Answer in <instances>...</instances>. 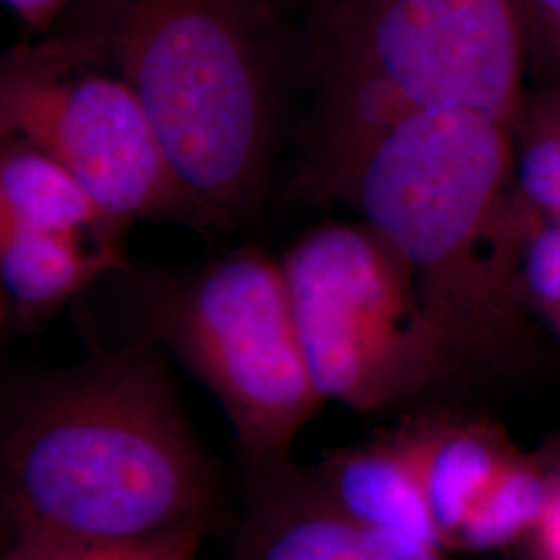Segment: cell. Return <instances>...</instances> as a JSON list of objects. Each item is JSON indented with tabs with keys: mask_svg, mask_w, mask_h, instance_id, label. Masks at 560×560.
Instances as JSON below:
<instances>
[{
	"mask_svg": "<svg viewBox=\"0 0 560 560\" xmlns=\"http://www.w3.org/2000/svg\"><path fill=\"white\" fill-rule=\"evenodd\" d=\"M166 358L145 340H90L73 365L4 382V540L129 541L217 523L221 481Z\"/></svg>",
	"mask_w": 560,
	"mask_h": 560,
	"instance_id": "cell-1",
	"label": "cell"
},
{
	"mask_svg": "<svg viewBox=\"0 0 560 560\" xmlns=\"http://www.w3.org/2000/svg\"><path fill=\"white\" fill-rule=\"evenodd\" d=\"M301 187L351 203L407 264L455 378L527 345L521 258L534 214L515 191L511 125L432 110L310 161Z\"/></svg>",
	"mask_w": 560,
	"mask_h": 560,
	"instance_id": "cell-2",
	"label": "cell"
},
{
	"mask_svg": "<svg viewBox=\"0 0 560 560\" xmlns=\"http://www.w3.org/2000/svg\"><path fill=\"white\" fill-rule=\"evenodd\" d=\"M270 0H81L52 36L115 71L154 122L180 183L222 229L256 208L280 113Z\"/></svg>",
	"mask_w": 560,
	"mask_h": 560,
	"instance_id": "cell-3",
	"label": "cell"
},
{
	"mask_svg": "<svg viewBox=\"0 0 560 560\" xmlns=\"http://www.w3.org/2000/svg\"><path fill=\"white\" fill-rule=\"evenodd\" d=\"M320 127L330 159L420 113L511 125L527 73L515 0H335L322 4Z\"/></svg>",
	"mask_w": 560,
	"mask_h": 560,
	"instance_id": "cell-4",
	"label": "cell"
},
{
	"mask_svg": "<svg viewBox=\"0 0 560 560\" xmlns=\"http://www.w3.org/2000/svg\"><path fill=\"white\" fill-rule=\"evenodd\" d=\"M125 340L159 345L217 397L247 478L293 463L322 400L280 260L247 245L185 275H133Z\"/></svg>",
	"mask_w": 560,
	"mask_h": 560,
	"instance_id": "cell-5",
	"label": "cell"
},
{
	"mask_svg": "<svg viewBox=\"0 0 560 560\" xmlns=\"http://www.w3.org/2000/svg\"><path fill=\"white\" fill-rule=\"evenodd\" d=\"M280 268L322 400L376 413L455 378L407 264L372 224L324 222Z\"/></svg>",
	"mask_w": 560,
	"mask_h": 560,
	"instance_id": "cell-6",
	"label": "cell"
},
{
	"mask_svg": "<svg viewBox=\"0 0 560 560\" xmlns=\"http://www.w3.org/2000/svg\"><path fill=\"white\" fill-rule=\"evenodd\" d=\"M0 133L46 150L127 224L222 229L180 183L131 85L52 36L2 59Z\"/></svg>",
	"mask_w": 560,
	"mask_h": 560,
	"instance_id": "cell-7",
	"label": "cell"
},
{
	"mask_svg": "<svg viewBox=\"0 0 560 560\" xmlns=\"http://www.w3.org/2000/svg\"><path fill=\"white\" fill-rule=\"evenodd\" d=\"M231 560H451L441 548L400 540L347 520L295 460L247 478Z\"/></svg>",
	"mask_w": 560,
	"mask_h": 560,
	"instance_id": "cell-8",
	"label": "cell"
},
{
	"mask_svg": "<svg viewBox=\"0 0 560 560\" xmlns=\"http://www.w3.org/2000/svg\"><path fill=\"white\" fill-rule=\"evenodd\" d=\"M324 497L347 520L400 540L444 548L400 425L370 441L332 448L312 465Z\"/></svg>",
	"mask_w": 560,
	"mask_h": 560,
	"instance_id": "cell-9",
	"label": "cell"
},
{
	"mask_svg": "<svg viewBox=\"0 0 560 560\" xmlns=\"http://www.w3.org/2000/svg\"><path fill=\"white\" fill-rule=\"evenodd\" d=\"M129 268L125 245L0 226L2 328L32 335L96 282Z\"/></svg>",
	"mask_w": 560,
	"mask_h": 560,
	"instance_id": "cell-10",
	"label": "cell"
},
{
	"mask_svg": "<svg viewBox=\"0 0 560 560\" xmlns=\"http://www.w3.org/2000/svg\"><path fill=\"white\" fill-rule=\"evenodd\" d=\"M399 425L448 552L463 521L517 453L490 421L436 411L405 418Z\"/></svg>",
	"mask_w": 560,
	"mask_h": 560,
	"instance_id": "cell-11",
	"label": "cell"
},
{
	"mask_svg": "<svg viewBox=\"0 0 560 560\" xmlns=\"http://www.w3.org/2000/svg\"><path fill=\"white\" fill-rule=\"evenodd\" d=\"M0 226L125 245L131 224L108 214L46 150L30 141L2 138Z\"/></svg>",
	"mask_w": 560,
	"mask_h": 560,
	"instance_id": "cell-12",
	"label": "cell"
},
{
	"mask_svg": "<svg viewBox=\"0 0 560 560\" xmlns=\"http://www.w3.org/2000/svg\"><path fill=\"white\" fill-rule=\"evenodd\" d=\"M559 481L548 460L515 455L463 521L451 540V550L499 552L527 541L536 532Z\"/></svg>",
	"mask_w": 560,
	"mask_h": 560,
	"instance_id": "cell-13",
	"label": "cell"
},
{
	"mask_svg": "<svg viewBox=\"0 0 560 560\" xmlns=\"http://www.w3.org/2000/svg\"><path fill=\"white\" fill-rule=\"evenodd\" d=\"M511 140L517 198L541 221L560 222V83L523 92Z\"/></svg>",
	"mask_w": 560,
	"mask_h": 560,
	"instance_id": "cell-14",
	"label": "cell"
},
{
	"mask_svg": "<svg viewBox=\"0 0 560 560\" xmlns=\"http://www.w3.org/2000/svg\"><path fill=\"white\" fill-rule=\"evenodd\" d=\"M523 295L560 337V222L536 219L521 258Z\"/></svg>",
	"mask_w": 560,
	"mask_h": 560,
	"instance_id": "cell-15",
	"label": "cell"
},
{
	"mask_svg": "<svg viewBox=\"0 0 560 560\" xmlns=\"http://www.w3.org/2000/svg\"><path fill=\"white\" fill-rule=\"evenodd\" d=\"M208 532L203 525H185L140 540L83 541L60 560H200Z\"/></svg>",
	"mask_w": 560,
	"mask_h": 560,
	"instance_id": "cell-16",
	"label": "cell"
},
{
	"mask_svg": "<svg viewBox=\"0 0 560 560\" xmlns=\"http://www.w3.org/2000/svg\"><path fill=\"white\" fill-rule=\"evenodd\" d=\"M520 9L527 71L540 85L560 83V0H515Z\"/></svg>",
	"mask_w": 560,
	"mask_h": 560,
	"instance_id": "cell-17",
	"label": "cell"
},
{
	"mask_svg": "<svg viewBox=\"0 0 560 560\" xmlns=\"http://www.w3.org/2000/svg\"><path fill=\"white\" fill-rule=\"evenodd\" d=\"M527 544L532 559L560 560V471L550 504Z\"/></svg>",
	"mask_w": 560,
	"mask_h": 560,
	"instance_id": "cell-18",
	"label": "cell"
},
{
	"mask_svg": "<svg viewBox=\"0 0 560 560\" xmlns=\"http://www.w3.org/2000/svg\"><path fill=\"white\" fill-rule=\"evenodd\" d=\"M23 23L32 30L48 32L50 25L59 20L60 13L75 4V0H4Z\"/></svg>",
	"mask_w": 560,
	"mask_h": 560,
	"instance_id": "cell-19",
	"label": "cell"
},
{
	"mask_svg": "<svg viewBox=\"0 0 560 560\" xmlns=\"http://www.w3.org/2000/svg\"><path fill=\"white\" fill-rule=\"evenodd\" d=\"M328 2H335V0H320V4H328Z\"/></svg>",
	"mask_w": 560,
	"mask_h": 560,
	"instance_id": "cell-20",
	"label": "cell"
}]
</instances>
